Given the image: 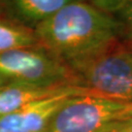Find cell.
Masks as SVG:
<instances>
[{
    "instance_id": "cell-7",
    "label": "cell",
    "mask_w": 132,
    "mask_h": 132,
    "mask_svg": "<svg viewBox=\"0 0 132 132\" xmlns=\"http://www.w3.org/2000/svg\"><path fill=\"white\" fill-rule=\"evenodd\" d=\"M70 85L37 86L5 84L0 88V118L15 113L26 106L46 99L65 90Z\"/></svg>"
},
{
    "instance_id": "cell-2",
    "label": "cell",
    "mask_w": 132,
    "mask_h": 132,
    "mask_svg": "<svg viewBox=\"0 0 132 132\" xmlns=\"http://www.w3.org/2000/svg\"><path fill=\"white\" fill-rule=\"evenodd\" d=\"M0 81L4 85L81 86L75 71L41 45L1 54Z\"/></svg>"
},
{
    "instance_id": "cell-14",
    "label": "cell",
    "mask_w": 132,
    "mask_h": 132,
    "mask_svg": "<svg viewBox=\"0 0 132 132\" xmlns=\"http://www.w3.org/2000/svg\"><path fill=\"white\" fill-rule=\"evenodd\" d=\"M3 83H2V82H1V81H0V88H1V87H2V86H3Z\"/></svg>"
},
{
    "instance_id": "cell-8",
    "label": "cell",
    "mask_w": 132,
    "mask_h": 132,
    "mask_svg": "<svg viewBox=\"0 0 132 132\" xmlns=\"http://www.w3.org/2000/svg\"><path fill=\"white\" fill-rule=\"evenodd\" d=\"M35 31L0 18V55L21 48L39 46Z\"/></svg>"
},
{
    "instance_id": "cell-3",
    "label": "cell",
    "mask_w": 132,
    "mask_h": 132,
    "mask_svg": "<svg viewBox=\"0 0 132 132\" xmlns=\"http://www.w3.org/2000/svg\"><path fill=\"white\" fill-rule=\"evenodd\" d=\"M80 85L99 96L132 104V52L114 47L72 69Z\"/></svg>"
},
{
    "instance_id": "cell-6",
    "label": "cell",
    "mask_w": 132,
    "mask_h": 132,
    "mask_svg": "<svg viewBox=\"0 0 132 132\" xmlns=\"http://www.w3.org/2000/svg\"><path fill=\"white\" fill-rule=\"evenodd\" d=\"M70 0H10L4 1L6 19L35 30Z\"/></svg>"
},
{
    "instance_id": "cell-4",
    "label": "cell",
    "mask_w": 132,
    "mask_h": 132,
    "mask_svg": "<svg viewBox=\"0 0 132 132\" xmlns=\"http://www.w3.org/2000/svg\"><path fill=\"white\" fill-rule=\"evenodd\" d=\"M131 105L95 94L75 97L58 112L47 132H98L128 118Z\"/></svg>"
},
{
    "instance_id": "cell-1",
    "label": "cell",
    "mask_w": 132,
    "mask_h": 132,
    "mask_svg": "<svg viewBox=\"0 0 132 132\" xmlns=\"http://www.w3.org/2000/svg\"><path fill=\"white\" fill-rule=\"evenodd\" d=\"M39 44L73 69L116 47L121 24L89 2L70 0L35 28Z\"/></svg>"
},
{
    "instance_id": "cell-12",
    "label": "cell",
    "mask_w": 132,
    "mask_h": 132,
    "mask_svg": "<svg viewBox=\"0 0 132 132\" xmlns=\"http://www.w3.org/2000/svg\"><path fill=\"white\" fill-rule=\"evenodd\" d=\"M126 49H127L128 51L132 52V39L127 40V47H126Z\"/></svg>"
},
{
    "instance_id": "cell-9",
    "label": "cell",
    "mask_w": 132,
    "mask_h": 132,
    "mask_svg": "<svg viewBox=\"0 0 132 132\" xmlns=\"http://www.w3.org/2000/svg\"><path fill=\"white\" fill-rule=\"evenodd\" d=\"M95 8L118 20L122 27V35L132 39V0H94L90 1Z\"/></svg>"
},
{
    "instance_id": "cell-13",
    "label": "cell",
    "mask_w": 132,
    "mask_h": 132,
    "mask_svg": "<svg viewBox=\"0 0 132 132\" xmlns=\"http://www.w3.org/2000/svg\"><path fill=\"white\" fill-rule=\"evenodd\" d=\"M129 116L132 117V106H131V108H130V113H129Z\"/></svg>"
},
{
    "instance_id": "cell-10",
    "label": "cell",
    "mask_w": 132,
    "mask_h": 132,
    "mask_svg": "<svg viewBox=\"0 0 132 132\" xmlns=\"http://www.w3.org/2000/svg\"><path fill=\"white\" fill-rule=\"evenodd\" d=\"M98 132H132V117L109 123Z\"/></svg>"
},
{
    "instance_id": "cell-5",
    "label": "cell",
    "mask_w": 132,
    "mask_h": 132,
    "mask_svg": "<svg viewBox=\"0 0 132 132\" xmlns=\"http://www.w3.org/2000/svg\"><path fill=\"white\" fill-rule=\"evenodd\" d=\"M90 94L97 95L83 86L70 85L58 94L0 118V132H47L53 118L70 100Z\"/></svg>"
},
{
    "instance_id": "cell-11",
    "label": "cell",
    "mask_w": 132,
    "mask_h": 132,
    "mask_svg": "<svg viewBox=\"0 0 132 132\" xmlns=\"http://www.w3.org/2000/svg\"><path fill=\"white\" fill-rule=\"evenodd\" d=\"M4 15V1H0V17Z\"/></svg>"
}]
</instances>
